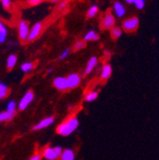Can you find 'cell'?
<instances>
[{
	"label": "cell",
	"instance_id": "10",
	"mask_svg": "<svg viewBox=\"0 0 159 160\" xmlns=\"http://www.w3.org/2000/svg\"><path fill=\"white\" fill-rule=\"evenodd\" d=\"M53 86L58 91H66L69 89L67 78H65V77H56L53 80Z\"/></svg>",
	"mask_w": 159,
	"mask_h": 160
},
{
	"label": "cell",
	"instance_id": "7",
	"mask_svg": "<svg viewBox=\"0 0 159 160\" xmlns=\"http://www.w3.org/2000/svg\"><path fill=\"white\" fill-rule=\"evenodd\" d=\"M41 30H42V23H36V24H34L33 27L30 31L29 36L27 38V41L32 42V41H33V40H35L39 36V34H40Z\"/></svg>",
	"mask_w": 159,
	"mask_h": 160
},
{
	"label": "cell",
	"instance_id": "16",
	"mask_svg": "<svg viewBox=\"0 0 159 160\" xmlns=\"http://www.w3.org/2000/svg\"><path fill=\"white\" fill-rule=\"evenodd\" d=\"M16 61H17V57L15 54H11L8 58H7V68L9 70H12L15 64H16Z\"/></svg>",
	"mask_w": 159,
	"mask_h": 160
},
{
	"label": "cell",
	"instance_id": "14",
	"mask_svg": "<svg viewBox=\"0 0 159 160\" xmlns=\"http://www.w3.org/2000/svg\"><path fill=\"white\" fill-rule=\"evenodd\" d=\"M112 66L109 64H105L101 70V78L103 80H108L111 75H112Z\"/></svg>",
	"mask_w": 159,
	"mask_h": 160
},
{
	"label": "cell",
	"instance_id": "17",
	"mask_svg": "<svg viewBox=\"0 0 159 160\" xmlns=\"http://www.w3.org/2000/svg\"><path fill=\"white\" fill-rule=\"evenodd\" d=\"M15 114L10 113L7 111L0 112V122H3V121H11V120L14 117Z\"/></svg>",
	"mask_w": 159,
	"mask_h": 160
},
{
	"label": "cell",
	"instance_id": "30",
	"mask_svg": "<svg viewBox=\"0 0 159 160\" xmlns=\"http://www.w3.org/2000/svg\"><path fill=\"white\" fill-rule=\"evenodd\" d=\"M42 1V0H27V2L32 4V5H36V4H39Z\"/></svg>",
	"mask_w": 159,
	"mask_h": 160
},
{
	"label": "cell",
	"instance_id": "22",
	"mask_svg": "<svg viewBox=\"0 0 159 160\" xmlns=\"http://www.w3.org/2000/svg\"><path fill=\"white\" fill-rule=\"evenodd\" d=\"M7 112H10V113H12V114H15L16 113V104H15V101H10L7 105Z\"/></svg>",
	"mask_w": 159,
	"mask_h": 160
},
{
	"label": "cell",
	"instance_id": "33",
	"mask_svg": "<svg viewBox=\"0 0 159 160\" xmlns=\"http://www.w3.org/2000/svg\"><path fill=\"white\" fill-rule=\"evenodd\" d=\"M125 1H126L127 3H129V4H132V2H133V0H125Z\"/></svg>",
	"mask_w": 159,
	"mask_h": 160
},
{
	"label": "cell",
	"instance_id": "6",
	"mask_svg": "<svg viewBox=\"0 0 159 160\" xmlns=\"http://www.w3.org/2000/svg\"><path fill=\"white\" fill-rule=\"evenodd\" d=\"M68 82V88L69 89H74L78 87L81 83V77L78 73H72L67 77Z\"/></svg>",
	"mask_w": 159,
	"mask_h": 160
},
{
	"label": "cell",
	"instance_id": "32",
	"mask_svg": "<svg viewBox=\"0 0 159 160\" xmlns=\"http://www.w3.org/2000/svg\"><path fill=\"white\" fill-rule=\"evenodd\" d=\"M7 95H8V92H6V91H0V99L5 98Z\"/></svg>",
	"mask_w": 159,
	"mask_h": 160
},
{
	"label": "cell",
	"instance_id": "26",
	"mask_svg": "<svg viewBox=\"0 0 159 160\" xmlns=\"http://www.w3.org/2000/svg\"><path fill=\"white\" fill-rule=\"evenodd\" d=\"M68 5H69V1H67V0H63V1H61L60 3H59L57 8H58V10H64L68 7Z\"/></svg>",
	"mask_w": 159,
	"mask_h": 160
},
{
	"label": "cell",
	"instance_id": "24",
	"mask_svg": "<svg viewBox=\"0 0 159 160\" xmlns=\"http://www.w3.org/2000/svg\"><path fill=\"white\" fill-rule=\"evenodd\" d=\"M86 47V41L85 40H79V41H77L74 46H73V51H79V50H82Z\"/></svg>",
	"mask_w": 159,
	"mask_h": 160
},
{
	"label": "cell",
	"instance_id": "12",
	"mask_svg": "<svg viewBox=\"0 0 159 160\" xmlns=\"http://www.w3.org/2000/svg\"><path fill=\"white\" fill-rule=\"evenodd\" d=\"M74 158H75L74 152L71 149H66V150H63L59 159L60 160H74Z\"/></svg>",
	"mask_w": 159,
	"mask_h": 160
},
{
	"label": "cell",
	"instance_id": "19",
	"mask_svg": "<svg viewBox=\"0 0 159 160\" xmlns=\"http://www.w3.org/2000/svg\"><path fill=\"white\" fill-rule=\"evenodd\" d=\"M98 38H99V35L96 34L95 32L92 30L85 34L83 40H85V41H92V40H97Z\"/></svg>",
	"mask_w": 159,
	"mask_h": 160
},
{
	"label": "cell",
	"instance_id": "9",
	"mask_svg": "<svg viewBox=\"0 0 159 160\" xmlns=\"http://www.w3.org/2000/svg\"><path fill=\"white\" fill-rule=\"evenodd\" d=\"M53 122H54V117H52V116L46 117V118L42 119L40 122H38L35 126H33L32 127V131H38V130L45 129V128L51 126Z\"/></svg>",
	"mask_w": 159,
	"mask_h": 160
},
{
	"label": "cell",
	"instance_id": "29",
	"mask_svg": "<svg viewBox=\"0 0 159 160\" xmlns=\"http://www.w3.org/2000/svg\"><path fill=\"white\" fill-rule=\"evenodd\" d=\"M2 5L4 6V8H10L11 6V0H1Z\"/></svg>",
	"mask_w": 159,
	"mask_h": 160
},
{
	"label": "cell",
	"instance_id": "23",
	"mask_svg": "<svg viewBox=\"0 0 159 160\" xmlns=\"http://www.w3.org/2000/svg\"><path fill=\"white\" fill-rule=\"evenodd\" d=\"M97 12H98V7H97L96 5H93V6H92V7L89 9V11H88V12H87V16H88L89 18L94 17V16L96 15Z\"/></svg>",
	"mask_w": 159,
	"mask_h": 160
},
{
	"label": "cell",
	"instance_id": "3",
	"mask_svg": "<svg viewBox=\"0 0 159 160\" xmlns=\"http://www.w3.org/2000/svg\"><path fill=\"white\" fill-rule=\"evenodd\" d=\"M34 98V93L32 91H28L24 96L22 97V99L20 100V102L18 104V109L20 111H24L28 108V106L32 102V100Z\"/></svg>",
	"mask_w": 159,
	"mask_h": 160
},
{
	"label": "cell",
	"instance_id": "27",
	"mask_svg": "<svg viewBox=\"0 0 159 160\" xmlns=\"http://www.w3.org/2000/svg\"><path fill=\"white\" fill-rule=\"evenodd\" d=\"M69 53H70V50H69V49H66V50L60 54V56H59V59H60V60H64L65 58L68 57Z\"/></svg>",
	"mask_w": 159,
	"mask_h": 160
},
{
	"label": "cell",
	"instance_id": "11",
	"mask_svg": "<svg viewBox=\"0 0 159 160\" xmlns=\"http://www.w3.org/2000/svg\"><path fill=\"white\" fill-rule=\"evenodd\" d=\"M113 11L117 15V17H123L126 13V9L123 6V4L120 2H115L113 4Z\"/></svg>",
	"mask_w": 159,
	"mask_h": 160
},
{
	"label": "cell",
	"instance_id": "34",
	"mask_svg": "<svg viewBox=\"0 0 159 160\" xmlns=\"http://www.w3.org/2000/svg\"><path fill=\"white\" fill-rule=\"evenodd\" d=\"M51 1H52V2H58V1H63V0H51Z\"/></svg>",
	"mask_w": 159,
	"mask_h": 160
},
{
	"label": "cell",
	"instance_id": "15",
	"mask_svg": "<svg viewBox=\"0 0 159 160\" xmlns=\"http://www.w3.org/2000/svg\"><path fill=\"white\" fill-rule=\"evenodd\" d=\"M7 34H8L7 27L2 23L1 20H0V44H1V43H4V42L6 41Z\"/></svg>",
	"mask_w": 159,
	"mask_h": 160
},
{
	"label": "cell",
	"instance_id": "21",
	"mask_svg": "<svg viewBox=\"0 0 159 160\" xmlns=\"http://www.w3.org/2000/svg\"><path fill=\"white\" fill-rule=\"evenodd\" d=\"M122 34V31L121 29H119V28H112L111 29V35L113 39H117L118 37H120Z\"/></svg>",
	"mask_w": 159,
	"mask_h": 160
},
{
	"label": "cell",
	"instance_id": "25",
	"mask_svg": "<svg viewBox=\"0 0 159 160\" xmlns=\"http://www.w3.org/2000/svg\"><path fill=\"white\" fill-rule=\"evenodd\" d=\"M132 4L138 9V10H142L145 7V0H133Z\"/></svg>",
	"mask_w": 159,
	"mask_h": 160
},
{
	"label": "cell",
	"instance_id": "31",
	"mask_svg": "<svg viewBox=\"0 0 159 160\" xmlns=\"http://www.w3.org/2000/svg\"><path fill=\"white\" fill-rule=\"evenodd\" d=\"M8 86L7 85H5L4 83H0V91H6V92H8Z\"/></svg>",
	"mask_w": 159,
	"mask_h": 160
},
{
	"label": "cell",
	"instance_id": "1",
	"mask_svg": "<svg viewBox=\"0 0 159 160\" xmlns=\"http://www.w3.org/2000/svg\"><path fill=\"white\" fill-rule=\"evenodd\" d=\"M79 126V121L76 116H71L61 124H59L56 128V132L59 135L68 136L71 135Z\"/></svg>",
	"mask_w": 159,
	"mask_h": 160
},
{
	"label": "cell",
	"instance_id": "20",
	"mask_svg": "<svg viewBox=\"0 0 159 160\" xmlns=\"http://www.w3.org/2000/svg\"><path fill=\"white\" fill-rule=\"evenodd\" d=\"M33 68H34V64L32 62H26V63H23L21 65V71L25 73L31 72Z\"/></svg>",
	"mask_w": 159,
	"mask_h": 160
},
{
	"label": "cell",
	"instance_id": "5",
	"mask_svg": "<svg viewBox=\"0 0 159 160\" xmlns=\"http://www.w3.org/2000/svg\"><path fill=\"white\" fill-rule=\"evenodd\" d=\"M139 25V20L137 17H132L129 18L123 22V29L127 32H133L138 28Z\"/></svg>",
	"mask_w": 159,
	"mask_h": 160
},
{
	"label": "cell",
	"instance_id": "8",
	"mask_svg": "<svg viewBox=\"0 0 159 160\" xmlns=\"http://www.w3.org/2000/svg\"><path fill=\"white\" fill-rule=\"evenodd\" d=\"M115 23V18L112 15V13L111 12H108V13L104 16L101 26L103 29H112Z\"/></svg>",
	"mask_w": 159,
	"mask_h": 160
},
{
	"label": "cell",
	"instance_id": "2",
	"mask_svg": "<svg viewBox=\"0 0 159 160\" xmlns=\"http://www.w3.org/2000/svg\"><path fill=\"white\" fill-rule=\"evenodd\" d=\"M63 152V149L59 146L56 147H47L46 149H44L43 153H42V157H44L47 160H56L60 158V155Z\"/></svg>",
	"mask_w": 159,
	"mask_h": 160
},
{
	"label": "cell",
	"instance_id": "28",
	"mask_svg": "<svg viewBox=\"0 0 159 160\" xmlns=\"http://www.w3.org/2000/svg\"><path fill=\"white\" fill-rule=\"evenodd\" d=\"M42 159V154L41 153H39V152H37V153H35L34 155H32L29 160H41Z\"/></svg>",
	"mask_w": 159,
	"mask_h": 160
},
{
	"label": "cell",
	"instance_id": "13",
	"mask_svg": "<svg viewBox=\"0 0 159 160\" xmlns=\"http://www.w3.org/2000/svg\"><path fill=\"white\" fill-rule=\"evenodd\" d=\"M97 61H98V60H97V58L95 56H92V57L90 58V60L88 61V64H87V67H86V70H85L86 74H89L93 71V69L97 65Z\"/></svg>",
	"mask_w": 159,
	"mask_h": 160
},
{
	"label": "cell",
	"instance_id": "4",
	"mask_svg": "<svg viewBox=\"0 0 159 160\" xmlns=\"http://www.w3.org/2000/svg\"><path fill=\"white\" fill-rule=\"evenodd\" d=\"M29 33H30V29H29L28 23L24 21V20H21V21L19 22V26H18L19 38H20V40H22V41H25L29 36Z\"/></svg>",
	"mask_w": 159,
	"mask_h": 160
},
{
	"label": "cell",
	"instance_id": "18",
	"mask_svg": "<svg viewBox=\"0 0 159 160\" xmlns=\"http://www.w3.org/2000/svg\"><path fill=\"white\" fill-rule=\"evenodd\" d=\"M98 97V92L95 91L92 92H89L86 95H85V101L86 102H93L97 99Z\"/></svg>",
	"mask_w": 159,
	"mask_h": 160
}]
</instances>
